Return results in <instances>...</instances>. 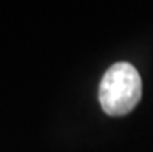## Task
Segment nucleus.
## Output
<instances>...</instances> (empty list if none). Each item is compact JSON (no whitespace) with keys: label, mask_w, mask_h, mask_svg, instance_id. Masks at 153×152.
<instances>
[{"label":"nucleus","mask_w":153,"mask_h":152,"mask_svg":"<svg viewBox=\"0 0 153 152\" xmlns=\"http://www.w3.org/2000/svg\"><path fill=\"white\" fill-rule=\"evenodd\" d=\"M142 82L138 70L128 62L113 64L99 85V103L107 115L121 117L134 109L141 100Z\"/></svg>","instance_id":"nucleus-1"}]
</instances>
